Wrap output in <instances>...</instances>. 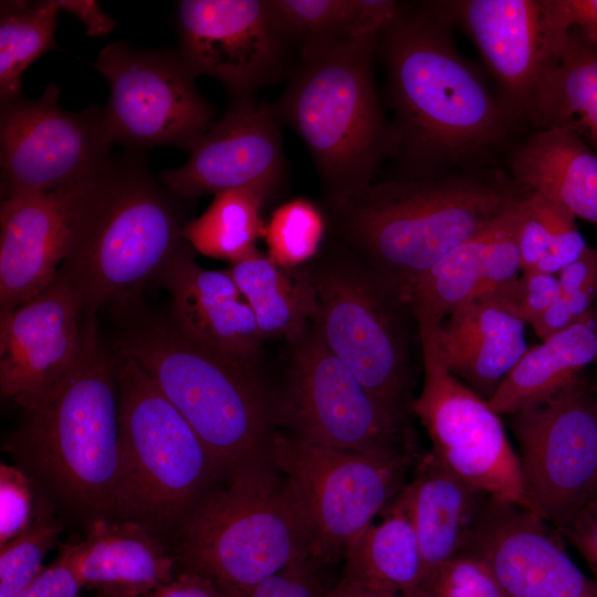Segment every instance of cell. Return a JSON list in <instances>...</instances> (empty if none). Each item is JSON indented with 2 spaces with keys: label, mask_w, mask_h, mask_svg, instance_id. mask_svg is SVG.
Returning a JSON list of instances; mask_svg holds the SVG:
<instances>
[{
  "label": "cell",
  "mask_w": 597,
  "mask_h": 597,
  "mask_svg": "<svg viewBox=\"0 0 597 597\" xmlns=\"http://www.w3.org/2000/svg\"><path fill=\"white\" fill-rule=\"evenodd\" d=\"M60 88L49 84L35 100L0 108L1 199L50 191L101 174L114 144L103 109L60 107Z\"/></svg>",
  "instance_id": "15"
},
{
  "label": "cell",
  "mask_w": 597,
  "mask_h": 597,
  "mask_svg": "<svg viewBox=\"0 0 597 597\" xmlns=\"http://www.w3.org/2000/svg\"><path fill=\"white\" fill-rule=\"evenodd\" d=\"M307 269L318 335L391 413L408 421L416 398L412 325L417 322L410 306L344 247Z\"/></svg>",
  "instance_id": "8"
},
{
  "label": "cell",
  "mask_w": 597,
  "mask_h": 597,
  "mask_svg": "<svg viewBox=\"0 0 597 597\" xmlns=\"http://www.w3.org/2000/svg\"><path fill=\"white\" fill-rule=\"evenodd\" d=\"M526 121L536 129L566 128L597 153V43L572 30L532 97Z\"/></svg>",
  "instance_id": "28"
},
{
  "label": "cell",
  "mask_w": 597,
  "mask_h": 597,
  "mask_svg": "<svg viewBox=\"0 0 597 597\" xmlns=\"http://www.w3.org/2000/svg\"><path fill=\"white\" fill-rule=\"evenodd\" d=\"M423 383L411 411L431 453L453 474L491 499L526 509L519 457L488 400L444 365L434 326L418 324Z\"/></svg>",
  "instance_id": "13"
},
{
  "label": "cell",
  "mask_w": 597,
  "mask_h": 597,
  "mask_svg": "<svg viewBox=\"0 0 597 597\" xmlns=\"http://www.w3.org/2000/svg\"><path fill=\"white\" fill-rule=\"evenodd\" d=\"M24 410L20 439L38 469L74 504L118 512L121 479L116 356L85 315L80 355L67 375Z\"/></svg>",
  "instance_id": "6"
},
{
  "label": "cell",
  "mask_w": 597,
  "mask_h": 597,
  "mask_svg": "<svg viewBox=\"0 0 597 597\" xmlns=\"http://www.w3.org/2000/svg\"><path fill=\"white\" fill-rule=\"evenodd\" d=\"M83 589L102 597H144L169 583L177 561L142 523L97 519L86 537L61 545Z\"/></svg>",
  "instance_id": "23"
},
{
  "label": "cell",
  "mask_w": 597,
  "mask_h": 597,
  "mask_svg": "<svg viewBox=\"0 0 597 597\" xmlns=\"http://www.w3.org/2000/svg\"><path fill=\"white\" fill-rule=\"evenodd\" d=\"M559 532L586 561L597 583V499L587 503Z\"/></svg>",
  "instance_id": "44"
},
{
  "label": "cell",
  "mask_w": 597,
  "mask_h": 597,
  "mask_svg": "<svg viewBox=\"0 0 597 597\" xmlns=\"http://www.w3.org/2000/svg\"><path fill=\"white\" fill-rule=\"evenodd\" d=\"M527 192L507 171L486 167L400 176L327 200L326 217L342 247L407 303L433 264Z\"/></svg>",
  "instance_id": "2"
},
{
  "label": "cell",
  "mask_w": 597,
  "mask_h": 597,
  "mask_svg": "<svg viewBox=\"0 0 597 597\" xmlns=\"http://www.w3.org/2000/svg\"><path fill=\"white\" fill-rule=\"evenodd\" d=\"M507 174L524 189L597 227V153L577 133L536 129L511 149Z\"/></svg>",
  "instance_id": "26"
},
{
  "label": "cell",
  "mask_w": 597,
  "mask_h": 597,
  "mask_svg": "<svg viewBox=\"0 0 597 597\" xmlns=\"http://www.w3.org/2000/svg\"><path fill=\"white\" fill-rule=\"evenodd\" d=\"M377 41L347 36L301 46L274 105L305 144L327 200L374 182L381 164L398 153L399 135L384 115L374 80Z\"/></svg>",
  "instance_id": "3"
},
{
  "label": "cell",
  "mask_w": 597,
  "mask_h": 597,
  "mask_svg": "<svg viewBox=\"0 0 597 597\" xmlns=\"http://www.w3.org/2000/svg\"><path fill=\"white\" fill-rule=\"evenodd\" d=\"M594 499H597V494H596V496H595ZM594 499H593V500H594Z\"/></svg>",
  "instance_id": "48"
},
{
  "label": "cell",
  "mask_w": 597,
  "mask_h": 597,
  "mask_svg": "<svg viewBox=\"0 0 597 597\" xmlns=\"http://www.w3.org/2000/svg\"><path fill=\"white\" fill-rule=\"evenodd\" d=\"M313 557L289 565L252 589L245 597H326Z\"/></svg>",
  "instance_id": "42"
},
{
  "label": "cell",
  "mask_w": 597,
  "mask_h": 597,
  "mask_svg": "<svg viewBox=\"0 0 597 597\" xmlns=\"http://www.w3.org/2000/svg\"><path fill=\"white\" fill-rule=\"evenodd\" d=\"M510 417L526 509L559 532L597 494V396L577 376Z\"/></svg>",
  "instance_id": "14"
},
{
  "label": "cell",
  "mask_w": 597,
  "mask_h": 597,
  "mask_svg": "<svg viewBox=\"0 0 597 597\" xmlns=\"http://www.w3.org/2000/svg\"><path fill=\"white\" fill-rule=\"evenodd\" d=\"M266 200L251 189H231L214 195L198 218L188 221L181 237L197 252L235 263L258 251L265 223L261 217Z\"/></svg>",
  "instance_id": "31"
},
{
  "label": "cell",
  "mask_w": 597,
  "mask_h": 597,
  "mask_svg": "<svg viewBox=\"0 0 597 597\" xmlns=\"http://www.w3.org/2000/svg\"><path fill=\"white\" fill-rule=\"evenodd\" d=\"M562 538L533 511L489 498L462 552L489 565L503 597H597Z\"/></svg>",
  "instance_id": "18"
},
{
  "label": "cell",
  "mask_w": 597,
  "mask_h": 597,
  "mask_svg": "<svg viewBox=\"0 0 597 597\" xmlns=\"http://www.w3.org/2000/svg\"><path fill=\"white\" fill-rule=\"evenodd\" d=\"M587 247L568 211L530 191L519 229L522 272L538 270L557 274Z\"/></svg>",
  "instance_id": "34"
},
{
  "label": "cell",
  "mask_w": 597,
  "mask_h": 597,
  "mask_svg": "<svg viewBox=\"0 0 597 597\" xmlns=\"http://www.w3.org/2000/svg\"><path fill=\"white\" fill-rule=\"evenodd\" d=\"M559 296L577 321L587 313L597 296V247L586 250L557 274Z\"/></svg>",
  "instance_id": "41"
},
{
  "label": "cell",
  "mask_w": 597,
  "mask_h": 597,
  "mask_svg": "<svg viewBox=\"0 0 597 597\" xmlns=\"http://www.w3.org/2000/svg\"><path fill=\"white\" fill-rule=\"evenodd\" d=\"M381 513V520L346 551L343 579L404 597H425V565L408 514L396 499Z\"/></svg>",
  "instance_id": "30"
},
{
  "label": "cell",
  "mask_w": 597,
  "mask_h": 597,
  "mask_svg": "<svg viewBox=\"0 0 597 597\" xmlns=\"http://www.w3.org/2000/svg\"><path fill=\"white\" fill-rule=\"evenodd\" d=\"M279 430L297 440L386 455H415L408 421L391 413L325 345L314 324L290 344Z\"/></svg>",
  "instance_id": "11"
},
{
  "label": "cell",
  "mask_w": 597,
  "mask_h": 597,
  "mask_svg": "<svg viewBox=\"0 0 597 597\" xmlns=\"http://www.w3.org/2000/svg\"><path fill=\"white\" fill-rule=\"evenodd\" d=\"M525 323L489 297L450 314L434 336L447 368L489 400L528 346Z\"/></svg>",
  "instance_id": "25"
},
{
  "label": "cell",
  "mask_w": 597,
  "mask_h": 597,
  "mask_svg": "<svg viewBox=\"0 0 597 597\" xmlns=\"http://www.w3.org/2000/svg\"><path fill=\"white\" fill-rule=\"evenodd\" d=\"M60 11H65L85 25L88 36H101L112 32L115 20L103 11L94 0H55Z\"/></svg>",
  "instance_id": "46"
},
{
  "label": "cell",
  "mask_w": 597,
  "mask_h": 597,
  "mask_svg": "<svg viewBox=\"0 0 597 597\" xmlns=\"http://www.w3.org/2000/svg\"><path fill=\"white\" fill-rule=\"evenodd\" d=\"M327 228L322 209L305 198L279 206L264 226L268 256L285 269H296L314 260Z\"/></svg>",
  "instance_id": "35"
},
{
  "label": "cell",
  "mask_w": 597,
  "mask_h": 597,
  "mask_svg": "<svg viewBox=\"0 0 597 597\" xmlns=\"http://www.w3.org/2000/svg\"><path fill=\"white\" fill-rule=\"evenodd\" d=\"M85 313L59 275L43 292L0 314V391L21 408L57 385L83 343Z\"/></svg>",
  "instance_id": "20"
},
{
  "label": "cell",
  "mask_w": 597,
  "mask_h": 597,
  "mask_svg": "<svg viewBox=\"0 0 597 597\" xmlns=\"http://www.w3.org/2000/svg\"><path fill=\"white\" fill-rule=\"evenodd\" d=\"M182 415L221 474L269 450L275 391L258 364L205 347L172 322L144 321L118 343Z\"/></svg>",
  "instance_id": "5"
},
{
  "label": "cell",
  "mask_w": 597,
  "mask_h": 597,
  "mask_svg": "<svg viewBox=\"0 0 597 597\" xmlns=\"http://www.w3.org/2000/svg\"><path fill=\"white\" fill-rule=\"evenodd\" d=\"M61 524L38 516L22 534L0 546V597H14L43 569V559L54 545Z\"/></svg>",
  "instance_id": "37"
},
{
  "label": "cell",
  "mask_w": 597,
  "mask_h": 597,
  "mask_svg": "<svg viewBox=\"0 0 597 597\" xmlns=\"http://www.w3.org/2000/svg\"><path fill=\"white\" fill-rule=\"evenodd\" d=\"M269 457L282 474L317 562L349 546L406 484L415 455H386L304 442L279 430Z\"/></svg>",
  "instance_id": "10"
},
{
  "label": "cell",
  "mask_w": 597,
  "mask_h": 597,
  "mask_svg": "<svg viewBox=\"0 0 597 597\" xmlns=\"http://www.w3.org/2000/svg\"><path fill=\"white\" fill-rule=\"evenodd\" d=\"M98 597H102V596H98Z\"/></svg>",
  "instance_id": "49"
},
{
  "label": "cell",
  "mask_w": 597,
  "mask_h": 597,
  "mask_svg": "<svg viewBox=\"0 0 597 597\" xmlns=\"http://www.w3.org/2000/svg\"><path fill=\"white\" fill-rule=\"evenodd\" d=\"M82 589L65 552L60 548L57 557L14 597H80Z\"/></svg>",
  "instance_id": "43"
},
{
  "label": "cell",
  "mask_w": 597,
  "mask_h": 597,
  "mask_svg": "<svg viewBox=\"0 0 597 597\" xmlns=\"http://www.w3.org/2000/svg\"><path fill=\"white\" fill-rule=\"evenodd\" d=\"M281 119L274 105L239 98L213 121L188 160L160 172L161 182L186 200L231 189H251L266 202L285 177Z\"/></svg>",
  "instance_id": "17"
},
{
  "label": "cell",
  "mask_w": 597,
  "mask_h": 597,
  "mask_svg": "<svg viewBox=\"0 0 597 597\" xmlns=\"http://www.w3.org/2000/svg\"><path fill=\"white\" fill-rule=\"evenodd\" d=\"M144 597H233L212 580L189 570H177L167 584Z\"/></svg>",
  "instance_id": "45"
},
{
  "label": "cell",
  "mask_w": 597,
  "mask_h": 597,
  "mask_svg": "<svg viewBox=\"0 0 597 597\" xmlns=\"http://www.w3.org/2000/svg\"><path fill=\"white\" fill-rule=\"evenodd\" d=\"M485 229L441 258L412 287L407 303L417 325L439 326L454 311L481 297Z\"/></svg>",
  "instance_id": "32"
},
{
  "label": "cell",
  "mask_w": 597,
  "mask_h": 597,
  "mask_svg": "<svg viewBox=\"0 0 597 597\" xmlns=\"http://www.w3.org/2000/svg\"><path fill=\"white\" fill-rule=\"evenodd\" d=\"M137 155L112 158L96 177L59 276L86 315L134 305L186 243L177 200Z\"/></svg>",
  "instance_id": "4"
},
{
  "label": "cell",
  "mask_w": 597,
  "mask_h": 597,
  "mask_svg": "<svg viewBox=\"0 0 597 597\" xmlns=\"http://www.w3.org/2000/svg\"><path fill=\"white\" fill-rule=\"evenodd\" d=\"M558 294L556 274L531 270L523 271L521 276L483 297L493 300L525 324L532 325Z\"/></svg>",
  "instance_id": "39"
},
{
  "label": "cell",
  "mask_w": 597,
  "mask_h": 597,
  "mask_svg": "<svg viewBox=\"0 0 597 597\" xmlns=\"http://www.w3.org/2000/svg\"><path fill=\"white\" fill-rule=\"evenodd\" d=\"M596 362L597 321L587 313L528 347L488 402L500 416H512L553 397Z\"/></svg>",
  "instance_id": "27"
},
{
  "label": "cell",
  "mask_w": 597,
  "mask_h": 597,
  "mask_svg": "<svg viewBox=\"0 0 597 597\" xmlns=\"http://www.w3.org/2000/svg\"><path fill=\"white\" fill-rule=\"evenodd\" d=\"M326 597H404L401 595L352 583L346 579L341 582L333 588L328 589Z\"/></svg>",
  "instance_id": "47"
},
{
  "label": "cell",
  "mask_w": 597,
  "mask_h": 597,
  "mask_svg": "<svg viewBox=\"0 0 597 597\" xmlns=\"http://www.w3.org/2000/svg\"><path fill=\"white\" fill-rule=\"evenodd\" d=\"M436 2L474 42L520 123L526 121L535 90L556 54L542 0Z\"/></svg>",
  "instance_id": "21"
},
{
  "label": "cell",
  "mask_w": 597,
  "mask_h": 597,
  "mask_svg": "<svg viewBox=\"0 0 597 597\" xmlns=\"http://www.w3.org/2000/svg\"><path fill=\"white\" fill-rule=\"evenodd\" d=\"M156 279L170 294L171 322L186 336L223 355L259 364L264 339L227 270L203 269L185 243Z\"/></svg>",
  "instance_id": "22"
},
{
  "label": "cell",
  "mask_w": 597,
  "mask_h": 597,
  "mask_svg": "<svg viewBox=\"0 0 597 597\" xmlns=\"http://www.w3.org/2000/svg\"><path fill=\"white\" fill-rule=\"evenodd\" d=\"M97 176L41 193L1 199L0 314L36 296L56 279Z\"/></svg>",
  "instance_id": "19"
},
{
  "label": "cell",
  "mask_w": 597,
  "mask_h": 597,
  "mask_svg": "<svg viewBox=\"0 0 597 597\" xmlns=\"http://www.w3.org/2000/svg\"><path fill=\"white\" fill-rule=\"evenodd\" d=\"M60 9L55 0L1 1L0 105L20 100L22 74L43 53L56 48Z\"/></svg>",
  "instance_id": "33"
},
{
  "label": "cell",
  "mask_w": 597,
  "mask_h": 597,
  "mask_svg": "<svg viewBox=\"0 0 597 597\" xmlns=\"http://www.w3.org/2000/svg\"><path fill=\"white\" fill-rule=\"evenodd\" d=\"M177 27L191 73L218 80L235 100L277 75L292 43L271 0L178 1Z\"/></svg>",
  "instance_id": "16"
},
{
  "label": "cell",
  "mask_w": 597,
  "mask_h": 597,
  "mask_svg": "<svg viewBox=\"0 0 597 597\" xmlns=\"http://www.w3.org/2000/svg\"><path fill=\"white\" fill-rule=\"evenodd\" d=\"M452 27L436 1L401 4L378 36L401 176L485 168L521 124L457 50Z\"/></svg>",
  "instance_id": "1"
},
{
  "label": "cell",
  "mask_w": 597,
  "mask_h": 597,
  "mask_svg": "<svg viewBox=\"0 0 597 597\" xmlns=\"http://www.w3.org/2000/svg\"><path fill=\"white\" fill-rule=\"evenodd\" d=\"M488 496L449 471L431 452L415 459L396 495L415 528L425 565V597L436 572L461 553Z\"/></svg>",
  "instance_id": "24"
},
{
  "label": "cell",
  "mask_w": 597,
  "mask_h": 597,
  "mask_svg": "<svg viewBox=\"0 0 597 597\" xmlns=\"http://www.w3.org/2000/svg\"><path fill=\"white\" fill-rule=\"evenodd\" d=\"M36 517L29 479L17 467L0 464V546L25 532Z\"/></svg>",
  "instance_id": "40"
},
{
  "label": "cell",
  "mask_w": 597,
  "mask_h": 597,
  "mask_svg": "<svg viewBox=\"0 0 597 597\" xmlns=\"http://www.w3.org/2000/svg\"><path fill=\"white\" fill-rule=\"evenodd\" d=\"M277 21L292 43L357 38L360 0H271Z\"/></svg>",
  "instance_id": "36"
},
{
  "label": "cell",
  "mask_w": 597,
  "mask_h": 597,
  "mask_svg": "<svg viewBox=\"0 0 597 597\" xmlns=\"http://www.w3.org/2000/svg\"><path fill=\"white\" fill-rule=\"evenodd\" d=\"M252 310L263 339H300L314 324L317 304L307 265L285 269L260 251L227 270Z\"/></svg>",
  "instance_id": "29"
},
{
  "label": "cell",
  "mask_w": 597,
  "mask_h": 597,
  "mask_svg": "<svg viewBox=\"0 0 597 597\" xmlns=\"http://www.w3.org/2000/svg\"><path fill=\"white\" fill-rule=\"evenodd\" d=\"M227 486L207 491L184 515L177 570L245 597L289 565L312 557L285 481L269 450L235 465Z\"/></svg>",
  "instance_id": "7"
},
{
  "label": "cell",
  "mask_w": 597,
  "mask_h": 597,
  "mask_svg": "<svg viewBox=\"0 0 597 597\" xmlns=\"http://www.w3.org/2000/svg\"><path fill=\"white\" fill-rule=\"evenodd\" d=\"M428 597H503L489 565L472 552H461L434 574Z\"/></svg>",
  "instance_id": "38"
},
{
  "label": "cell",
  "mask_w": 597,
  "mask_h": 597,
  "mask_svg": "<svg viewBox=\"0 0 597 597\" xmlns=\"http://www.w3.org/2000/svg\"><path fill=\"white\" fill-rule=\"evenodd\" d=\"M93 65L108 83L102 109L114 143L132 150L172 146L189 153L213 123V108L178 50H140L115 41Z\"/></svg>",
  "instance_id": "12"
},
{
  "label": "cell",
  "mask_w": 597,
  "mask_h": 597,
  "mask_svg": "<svg viewBox=\"0 0 597 597\" xmlns=\"http://www.w3.org/2000/svg\"><path fill=\"white\" fill-rule=\"evenodd\" d=\"M121 479L118 512L168 522L221 475L198 434L130 357L116 353Z\"/></svg>",
  "instance_id": "9"
}]
</instances>
